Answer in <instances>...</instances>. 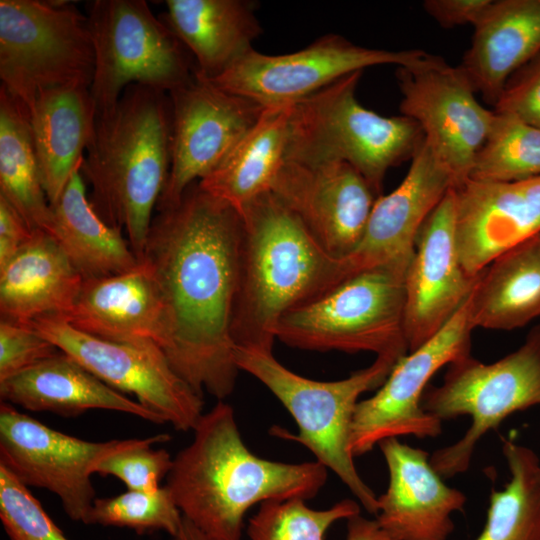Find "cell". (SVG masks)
<instances>
[{
	"mask_svg": "<svg viewBox=\"0 0 540 540\" xmlns=\"http://www.w3.org/2000/svg\"><path fill=\"white\" fill-rule=\"evenodd\" d=\"M171 166L168 93L131 84L109 111L97 114L81 174L89 200L110 226L124 230L141 260Z\"/></svg>",
	"mask_w": 540,
	"mask_h": 540,
	"instance_id": "277c9868",
	"label": "cell"
},
{
	"mask_svg": "<svg viewBox=\"0 0 540 540\" xmlns=\"http://www.w3.org/2000/svg\"><path fill=\"white\" fill-rule=\"evenodd\" d=\"M168 95L171 166L156 210L176 203L193 183L206 176L265 109L220 89L197 72Z\"/></svg>",
	"mask_w": 540,
	"mask_h": 540,
	"instance_id": "2e32d148",
	"label": "cell"
},
{
	"mask_svg": "<svg viewBox=\"0 0 540 540\" xmlns=\"http://www.w3.org/2000/svg\"><path fill=\"white\" fill-rule=\"evenodd\" d=\"M161 18L192 55L196 72L214 78L253 49L261 33L252 3L166 0Z\"/></svg>",
	"mask_w": 540,
	"mask_h": 540,
	"instance_id": "4316f807",
	"label": "cell"
},
{
	"mask_svg": "<svg viewBox=\"0 0 540 540\" xmlns=\"http://www.w3.org/2000/svg\"><path fill=\"white\" fill-rule=\"evenodd\" d=\"M94 62L88 19L75 4L0 0V86L29 113L41 91L90 88Z\"/></svg>",
	"mask_w": 540,
	"mask_h": 540,
	"instance_id": "9c48e42d",
	"label": "cell"
},
{
	"mask_svg": "<svg viewBox=\"0 0 540 540\" xmlns=\"http://www.w3.org/2000/svg\"><path fill=\"white\" fill-rule=\"evenodd\" d=\"M470 295L426 343L408 352L392 368L376 393L358 402L351 427L354 457L370 452L387 438L412 435L434 438L442 421L422 407V397L433 375L443 366L471 354Z\"/></svg>",
	"mask_w": 540,
	"mask_h": 540,
	"instance_id": "4fadbf2b",
	"label": "cell"
},
{
	"mask_svg": "<svg viewBox=\"0 0 540 540\" xmlns=\"http://www.w3.org/2000/svg\"><path fill=\"white\" fill-rule=\"evenodd\" d=\"M182 513L166 486L151 492L127 490L96 498L84 524L127 528L137 534L164 531L173 537L182 523Z\"/></svg>",
	"mask_w": 540,
	"mask_h": 540,
	"instance_id": "e575fe53",
	"label": "cell"
},
{
	"mask_svg": "<svg viewBox=\"0 0 540 540\" xmlns=\"http://www.w3.org/2000/svg\"><path fill=\"white\" fill-rule=\"evenodd\" d=\"M492 0H425L423 8L445 28L472 24L480 19Z\"/></svg>",
	"mask_w": 540,
	"mask_h": 540,
	"instance_id": "ab89813d",
	"label": "cell"
},
{
	"mask_svg": "<svg viewBox=\"0 0 540 540\" xmlns=\"http://www.w3.org/2000/svg\"><path fill=\"white\" fill-rule=\"evenodd\" d=\"M361 74L347 75L293 104L285 160L346 162L379 197L388 169L412 159L424 135L407 116L387 117L362 106L355 93Z\"/></svg>",
	"mask_w": 540,
	"mask_h": 540,
	"instance_id": "8992f818",
	"label": "cell"
},
{
	"mask_svg": "<svg viewBox=\"0 0 540 540\" xmlns=\"http://www.w3.org/2000/svg\"><path fill=\"white\" fill-rule=\"evenodd\" d=\"M453 187L420 227L404 279V331L408 352L426 343L470 295L476 278L464 271L455 239Z\"/></svg>",
	"mask_w": 540,
	"mask_h": 540,
	"instance_id": "ac0fdd59",
	"label": "cell"
},
{
	"mask_svg": "<svg viewBox=\"0 0 540 540\" xmlns=\"http://www.w3.org/2000/svg\"><path fill=\"white\" fill-rule=\"evenodd\" d=\"M292 106L266 107L249 131L198 181L199 187L239 213L270 191L286 158Z\"/></svg>",
	"mask_w": 540,
	"mask_h": 540,
	"instance_id": "f1b7e54d",
	"label": "cell"
},
{
	"mask_svg": "<svg viewBox=\"0 0 540 540\" xmlns=\"http://www.w3.org/2000/svg\"><path fill=\"white\" fill-rule=\"evenodd\" d=\"M0 398L1 402L34 412L77 416L88 410L103 409L164 424L159 416L101 381L61 350L29 369L0 380Z\"/></svg>",
	"mask_w": 540,
	"mask_h": 540,
	"instance_id": "603a6c76",
	"label": "cell"
},
{
	"mask_svg": "<svg viewBox=\"0 0 540 540\" xmlns=\"http://www.w3.org/2000/svg\"><path fill=\"white\" fill-rule=\"evenodd\" d=\"M96 108L89 87L68 86L41 91L29 119L42 185L54 204L95 134Z\"/></svg>",
	"mask_w": 540,
	"mask_h": 540,
	"instance_id": "484cf974",
	"label": "cell"
},
{
	"mask_svg": "<svg viewBox=\"0 0 540 540\" xmlns=\"http://www.w3.org/2000/svg\"><path fill=\"white\" fill-rule=\"evenodd\" d=\"M156 211L142 259L150 264L163 301L162 350L198 395L205 391L223 401L240 371L231 327L242 216L198 182L176 203Z\"/></svg>",
	"mask_w": 540,
	"mask_h": 540,
	"instance_id": "6da1fadb",
	"label": "cell"
},
{
	"mask_svg": "<svg viewBox=\"0 0 540 540\" xmlns=\"http://www.w3.org/2000/svg\"><path fill=\"white\" fill-rule=\"evenodd\" d=\"M401 114L418 123L434 157L453 179H467L492 128L495 111L483 107L461 66L428 54L397 67Z\"/></svg>",
	"mask_w": 540,
	"mask_h": 540,
	"instance_id": "5bb4252c",
	"label": "cell"
},
{
	"mask_svg": "<svg viewBox=\"0 0 540 540\" xmlns=\"http://www.w3.org/2000/svg\"><path fill=\"white\" fill-rule=\"evenodd\" d=\"M452 187V177L423 141L399 186L376 198L359 244L345 258L349 275L386 265L407 269L420 227Z\"/></svg>",
	"mask_w": 540,
	"mask_h": 540,
	"instance_id": "ffe728a7",
	"label": "cell"
},
{
	"mask_svg": "<svg viewBox=\"0 0 540 540\" xmlns=\"http://www.w3.org/2000/svg\"><path fill=\"white\" fill-rule=\"evenodd\" d=\"M193 439L167 475L182 516L214 540H241L244 517L269 500L314 498L327 481L318 461L286 463L254 454L243 441L231 405L203 413Z\"/></svg>",
	"mask_w": 540,
	"mask_h": 540,
	"instance_id": "7a4b0ae2",
	"label": "cell"
},
{
	"mask_svg": "<svg viewBox=\"0 0 540 540\" xmlns=\"http://www.w3.org/2000/svg\"><path fill=\"white\" fill-rule=\"evenodd\" d=\"M59 351L31 326L0 321V380L29 369Z\"/></svg>",
	"mask_w": 540,
	"mask_h": 540,
	"instance_id": "74e56055",
	"label": "cell"
},
{
	"mask_svg": "<svg viewBox=\"0 0 540 540\" xmlns=\"http://www.w3.org/2000/svg\"><path fill=\"white\" fill-rule=\"evenodd\" d=\"M134 440H82L50 428L11 404L0 405V465L26 487L54 493L75 522L85 523L96 499L91 477L97 464Z\"/></svg>",
	"mask_w": 540,
	"mask_h": 540,
	"instance_id": "9a60e30c",
	"label": "cell"
},
{
	"mask_svg": "<svg viewBox=\"0 0 540 540\" xmlns=\"http://www.w3.org/2000/svg\"><path fill=\"white\" fill-rule=\"evenodd\" d=\"M270 192L337 258L357 247L377 198L365 178L342 161L285 160Z\"/></svg>",
	"mask_w": 540,
	"mask_h": 540,
	"instance_id": "e0dca14e",
	"label": "cell"
},
{
	"mask_svg": "<svg viewBox=\"0 0 540 540\" xmlns=\"http://www.w3.org/2000/svg\"><path fill=\"white\" fill-rule=\"evenodd\" d=\"M172 540H214L199 530L189 520L183 517L178 532L172 537Z\"/></svg>",
	"mask_w": 540,
	"mask_h": 540,
	"instance_id": "7bdbcfd3",
	"label": "cell"
},
{
	"mask_svg": "<svg viewBox=\"0 0 540 540\" xmlns=\"http://www.w3.org/2000/svg\"><path fill=\"white\" fill-rule=\"evenodd\" d=\"M77 168L58 200L51 205L49 234L86 279L127 272L141 260L123 231L107 224L94 210L86 182Z\"/></svg>",
	"mask_w": 540,
	"mask_h": 540,
	"instance_id": "83f0119b",
	"label": "cell"
},
{
	"mask_svg": "<svg viewBox=\"0 0 540 540\" xmlns=\"http://www.w3.org/2000/svg\"><path fill=\"white\" fill-rule=\"evenodd\" d=\"M28 326L113 389L132 394L164 424L186 432L203 415V397L174 371L156 343L101 339L57 316L35 319Z\"/></svg>",
	"mask_w": 540,
	"mask_h": 540,
	"instance_id": "8fae6325",
	"label": "cell"
},
{
	"mask_svg": "<svg viewBox=\"0 0 540 540\" xmlns=\"http://www.w3.org/2000/svg\"><path fill=\"white\" fill-rule=\"evenodd\" d=\"M83 282L57 241L45 231H35L0 267L1 320L29 325L41 317H63Z\"/></svg>",
	"mask_w": 540,
	"mask_h": 540,
	"instance_id": "d4e9b609",
	"label": "cell"
},
{
	"mask_svg": "<svg viewBox=\"0 0 540 540\" xmlns=\"http://www.w3.org/2000/svg\"><path fill=\"white\" fill-rule=\"evenodd\" d=\"M0 195L32 231L49 232L52 209L33 144L29 112L0 86Z\"/></svg>",
	"mask_w": 540,
	"mask_h": 540,
	"instance_id": "4dcf8cb0",
	"label": "cell"
},
{
	"mask_svg": "<svg viewBox=\"0 0 540 540\" xmlns=\"http://www.w3.org/2000/svg\"><path fill=\"white\" fill-rule=\"evenodd\" d=\"M346 540H394L378 524L376 519H368L357 514L347 519Z\"/></svg>",
	"mask_w": 540,
	"mask_h": 540,
	"instance_id": "b9f144b4",
	"label": "cell"
},
{
	"mask_svg": "<svg viewBox=\"0 0 540 540\" xmlns=\"http://www.w3.org/2000/svg\"><path fill=\"white\" fill-rule=\"evenodd\" d=\"M453 189L456 246L469 277L540 234V176L512 182L467 179Z\"/></svg>",
	"mask_w": 540,
	"mask_h": 540,
	"instance_id": "d6986e66",
	"label": "cell"
},
{
	"mask_svg": "<svg viewBox=\"0 0 540 540\" xmlns=\"http://www.w3.org/2000/svg\"><path fill=\"white\" fill-rule=\"evenodd\" d=\"M306 500L290 498L261 503L249 519V540H324L337 521L360 514V504L344 499L327 509H313Z\"/></svg>",
	"mask_w": 540,
	"mask_h": 540,
	"instance_id": "836d02e7",
	"label": "cell"
},
{
	"mask_svg": "<svg viewBox=\"0 0 540 540\" xmlns=\"http://www.w3.org/2000/svg\"><path fill=\"white\" fill-rule=\"evenodd\" d=\"M427 55L417 49L391 51L367 48L343 36L329 34L292 53L267 55L252 49L218 76L206 79L224 91L266 108L295 104L368 67L385 64L408 66Z\"/></svg>",
	"mask_w": 540,
	"mask_h": 540,
	"instance_id": "7c38bea8",
	"label": "cell"
},
{
	"mask_svg": "<svg viewBox=\"0 0 540 540\" xmlns=\"http://www.w3.org/2000/svg\"><path fill=\"white\" fill-rule=\"evenodd\" d=\"M169 439L167 434L135 438L128 447L101 460L95 467V473L118 478L127 490L155 491L171 470L173 457L166 449H154L152 446Z\"/></svg>",
	"mask_w": 540,
	"mask_h": 540,
	"instance_id": "d590c367",
	"label": "cell"
},
{
	"mask_svg": "<svg viewBox=\"0 0 540 540\" xmlns=\"http://www.w3.org/2000/svg\"><path fill=\"white\" fill-rule=\"evenodd\" d=\"M494 107L540 129V55L507 82Z\"/></svg>",
	"mask_w": 540,
	"mask_h": 540,
	"instance_id": "f35d334b",
	"label": "cell"
},
{
	"mask_svg": "<svg viewBox=\"0 0 540 540\" xmlns=\"http://www.w3.org/2000/svg\"><path fill=\"white\" fill-rule=\"evenodd\" d=\"M94 49L90 94L97 114L111 110L131 84L166 93L196 72L194 59L144 0H93L86 5Z\"/></svg>",
	"mask_w": 540,
	"mask_h": 540,
	"instance_id": "30bf717a",
	"label": "cell"
},
{
	"mask_svg": "<svg viewBox=\"0 0 540 540\" xmlns=\"http://www.w3.org/2000/svg\"><path fill=\"white\" fill-rule=\"evenodd\" d=\"M540 316V234L493 260L470 294L473 328L513 330Z\"/></svg>",
	"mask_w": 540,
	"mask_h": 540,
	"instance_id": "f546056e",
	"label": "cell"
},
{
	"mask_svg": "<svg viewBox=\"0 0 540 540\" xmlns=\"http://www.w3.org/2000/svg\"><path fill=\"white\" fill-rule=\"evenodd\" d=\"M73 328L111 341H152L162 349L165 316L150 264L84 280L72 308L60 317Z\"/></svg>",
	"mask_w": 540,
	"mask_h": 540,
	"instance_id": "7402d4cb",
	"label": "cell"
},
{
	"mask_svg": "<svg viewBox=\"0 0 540 540\" xmlns=\"http://www.w3.org/2000/svg\"><path fill=\"white\" fill-rule=\"evenodd\" d=\"M0 520L10 540H69L28 487L2 465Z\"/></svg>",
	"mask_w": 540,
	"mask_h": 540,
	"instance_id": "8d00e7d4",
	"label": "cell"
},
{
	"mask_svg": "<svg viewBox=\"0 0 540 540\" xmlns=\"http://www.w3.org/2000/svg\"><path fill=\"white\" fill-rule=\"evenodd\" d=\"M235 361L265 385L297 424L298 434L275 426L273 435L306 447L316 461L333 471L365 510L378 513L377 496L359 475L350 450L351 427L359 397L379 388L397 360L376 357L374 362L336 381L301 376L273 355L272 349L235 346Z\"/></svg>",
	"mask_w": 540,
	"mask_h": 540,
	"instance_id": "5b68a950",
	"label": "cell"
},
{
	"mask_svg": "<svg viewBox=\"0 0 540 540\" xmlns=\"http://www.w3.org/2000/svg\"><path fill=\"white\" fill-rule=\"evenodd\" d=\"M539 55L540 0H492L474 25L460 66L495 106L511 75Z\"/></svg>",
	"mask_w": 540,
	"mask_h": 540,
	"instance_id": "cb8c5ba5",
	"label": "cell"
},
{
	"mask_svg": "<svg viewBox=\"0 0 540 540\" xmlns=\"http://www.w3.org/2000/svg\"><path fill=\"white\" fill-rule=\"evenodd\" d=\"M389 482L377 497L376 521L394 540H447L466 496L446 485L430 463L429 453L387 438L378 444Z\"/></svg>",
	"mask_w": 540,
	"mask_h": 540,
	"instance_id": "44dd1931",
	"label": "cell"
},
{
	"mask_svg": "<svg viewBox=\"0 0 540 540\" xmlns=\"http://www.w3.org/2000/svg\"><path fill=\"white\" fill-rule=\"evenodd\" d=\"M510 480L493 490L484 528L476 540H540V461L533 450L504 440Z\"/></svg>",
	"mask_w": 540,
	"mask_h": 540,
	"instance_id": "1f68e13d",
	"label": "cell"
},
{
	"mask_svg": "<svg viewBox=\"0 0 540 540\" xmlns=\"http://www.w3.org/2000/svg\"><path fill=\"white\" fill-rule=\"evenodd\" d=\"M406 270L386 265L360 271L285 313L275 338L305 350L372 352L399 360L404 331Z\"/></svg>",
	"mask_w": 540,
	"mask_h": 540,
	"instance_id": "52a82bcc",
	"label": "cell"
},
{
	"mask_svg": "<svg viewBox=\"0 0 540 540\" xmlns=\"http://www.w3.org/2000/svg\"><path fill=\"white\" fill-rule=\"evenodd\" d=\"M540 405V324L524 343L485 364L470 355L448 365L443 382L427 387L422 407L443 421L469 416L471 425L455 443L437 449L430 463L443 478L467 471L477 443L511 414Z\"/></svg>",
	"mask_w": 540,
	"mask_h": 540,
	"instance_id": "ba28073f",
	"label": "cell"
},
{
	"mask_svg": "<svg viewBox=\"0 0 540 540\" xmlns=\"http://www.w3.org/2000/svg\"><path fill=\"white\" fill-rule=\"evenodd\" d=\"M540 176V129L508 113L495 111L489 135L473 163L469 179L520 181Z\"/></svg>",
	"mask_w": 540,
	"mask_h": 540,
	"instance_id": "d6a6232c",
	"label": "cell"
},
{
	"mask_svg": "<svg viewBox=\"0 0 540 540\" xmlns=\"http://www.w3.org/2000/svg\"><path fill=\"white\" fill-rule=\"evenodd\" d=\"M34 232L15 207L0 195V267L29 242Z\"/></svg>",
	"mask_w": 540,
	"mask_h": 540,
	"instance_id": "60d3db41",
	"label": "cell"
},
{
	"mask_svg": "<svg viewBox=\"0 0 540 540\" xmlns=\"http://www.w3.org/2000/svg\"><path fill=\"white\" fill-rule=\"evenodd\" d=\"M243 222L232 318L236 346L272 349L289 310L349 277L345 258L329 254L270 191L240 212Z\"/></svg>",
	"mask_w": 540,
	"mask_h": 540,
	"instance_id": "3957f363",
	"label": "cell"
}]
</instances>
